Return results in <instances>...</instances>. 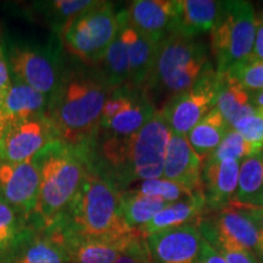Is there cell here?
Returning a JSON list of instances; mask_svg holds the SVG:
<instances>
[{
  "label": "cell",
  "mask_w": 263,
  "mask_h": 263,
  "mask_svg": "<svg viewBox=\"0 0 263 263\" xmlns=\"http://www.w3.org/2000/svg\"><path fill=\"white\" fill-rule=\"evenodd\" d=\"M170 137L160 111L133 136H100L93 149L95 170L118 193L139 180L162 178Z\"/></svg>",
  "instance_id": "obj_1"
},
{
  "label": "cell",
  "mask_w": 263,
  "mask_h": 263,
  "mask_svg": "<svg viewBox=\"0 0 263 263\" xmlns=\"http://www.w3.org/2000/svg\"><path fill=\"white\" fill-rule=\"evenodd\" d=\"M111 88L97 66L74 61L66 66L47 115L58 139L68 145H87L97 133Z\"/></svg>",
  "instance_id": "obj_2"
},
{
  "label": "cell",
  "mask_w": 263,
  "mask_h": 263,
  "mask_svg": "<svg viewBox=\"0 0 263 263\" xmlns=\"http://www.w3.org/2000/svg\"><path fill=\"white\" fill-rule=\"evenodd\" d=\"M41 184L32 224L50 229L73 202L87 174L88 164L81 147L54 140L33 157Z\"/></svg>",
  "instance_id": "obj_3"
},
{
  "label": "cell",
  "mask_w": 263,
  "mask_h": 263,
  "mask_svg": "<svg viewBox=\"0 0 263 263\" xmlns=\"http://www.w3.org/2000/svg\"><path fill=\"white\" fill-rule=\"evenodd\" d=\"M64 236L120 238L133 234L124 222L120 207V193L88 166L73 202L50 228Z\"/></svg>",
  "instance_id": "obj_4"
},
{
  "label": "cell",
  "mask_w": 263,
  "mask_h": 263,
  "mask_svg": "<svg viewBox=\"0 0 263 263\" xmlns=\"http://www.w3.org/2000/svg\"><path fill=\"white\" fill-rule=\"evenodd\" d=\"M210 62L205 42L173 33L160 43L145 89L151 99L159 97L168 100L190 89Z\"/></svg>",
  "instance_id": "obj_5"
},
{
  "label": "cell",
  "mask_w": 263,
  "mask_h": 263,
  "mask_svg": "<svg viewBox=\"0 0 263 263\" xmlns=\"http://www.w3.org/2000/svg\"><path fill=\"white\" fill-rule=\"evenodd\" d=\"M3 49L12 78L50 99L67 66L60 37L52 34L48 42L8 39L3 42Z\"/></svg>",
  "instance_id": "obj_6"
},
{
  "label": "cell",
  "mask_w": 263,
  "mask_h": 263,
  "mask_svg": "<svg viewBox=\"0 0 263 263\" xmlns=\"http://www.w3.org/2000/svg\"><path fill=\"white\" fill-rule=\"evenodd\" d=\"M117 11L114 3L95 2L61 31L64 50L81 64L97 66L116 37Z\"/></svg>",
  "instance_id": "obj_7"
},
{
  "label": "cell",
  "mask_w": 263,
  "mask_h": 263,
  "mask_svg": "<svg viewBox=\"0 0 263 263\" xmlns=\"http://www.w3.org/2000/svg\"><path fill=\"white\" fill-rule=\"evenodd\" d=\"M256 37V14L251 3L221 2L211 31V50L216 71L224 73L232 66L251 57Z\"/></svg>",
  "instance_id": "obj_8"
},
{
  "label": "cell",
  "mask_w": 263,
  "mask_h": 263,
  "mask_svg": "<svg viewBox=\"0 0 263 263\" xmlns=\"http://www.w3.org/2000/svg\"><path fill=\"white\" fill-rule=\"evenodd\" d=\"M156 111L155 103L145 88L126 83L111 90L97 132L116 137L133 136L149 122Z\"/></svg>",
  "instance_id": "obj_9"
},
{
  "label": "cell",
  "mask_w": 263,
  "mask_h": 263,
  "mask_svg": "<svg viewBox=\"0 0 263 263\" xmlns=\"http://www.w3.org/2000/svg\"><path fill=\"white\" fill-rule=\"evenodd\" d=\"M217 87L218 72L210 62L190 89L166 100L160 112L171 133L188 136L199 121L215 108Z\"/></svg>",
  "instance_id": "obj_10"
},
{
  "label": "cell",
  "mask_w": 263,
  "mask_h": 263,
  "mask_svg": "<svg viewBox=\"0 0 263 263\" xmlns=\"http://www.w3.org/2000/svg\"><path fill=\"white\" fill-rule=\"evenodd\" d=\"M58 134L47 114L8 121L0 128V159L9 162H26Z\"/></svg>",
  "instance_id": "obj_11"
},
{
  "label": "cell",
  "mask_w": 263,
  "mask_h": 263,
  "mask_svg": "<svg viewBox=\"0 0 263 263\" xmlns=\"http://www.w3.org/2000/svg\"><path fill=\"white\" fill-rule=\"evenodd\" d=\"M39 184V170L33 159L20 163L0 159V200L14 206L27 219L37 207Z\"/></svg>",
  "instance_id": "obj_12"
},
{
  "label": "cell",
  "mask_w": 263,
  "mask_h": 263,
  "mask_svg": "<svg viewBox=\"0 0 263 263\" xmlns=\"http://www.w3.org/2000/svg\"><path fill=\"white\" fill-rule=\"evenodd\" d=\"M0 263H68V261L58 233L29 222L15 244L0 255Z\"/></svg>",
  "instance_id": "obj_13"
},
{
  "label": "cell",
  "mask_w": 263,
  "mask_h": 263,
  "mask_svg": "<svg viewBox=\"0 0 263 263\" xmlns=\"http://www.w3.org/2000/svg\"><path fill=\"white\" fill-rule=\"evenodd\" d=\"M146 241L154 263H199L202 236L196 224L157 232Z\"/></svg>",
  "instance_id": "obj_14"
},
{
  "label": "cell",
  "mask_w": 263,
  "mask_h": 263,
  "mask_svg": "<svg viewBox=\"0 0 263 263\" xmlns=\"http://www.w3.org/2000/svg\"><path fill=\"white\" fill-rule=\"evenodd\" d=\"M203 161L183 136L171 133L163 166V178L176 183L193 195L202 194Z\"/></svg>",
  "instance_id": "obj_15"
},
{
  "label": "cell",
  "mask_w": 263,
  "mask_h": 263,
  "mask_svg": "<svg viewBox=\"0 0 263 263\" xmlns=\"http://www.w3.org/2000/svg\"><path fill=\"white\" fill-rule=\"evenodd\" d=\"M177 0H134L127 10L128 21L138 32L155 43L174 33Z\"/></svg>",
  "instance_id": "obj_16"
},
{
  "label": "cell",
  "mask_w": 263,
  "mask_h": 263,
  "mask_svg": "<svg viewBox=\"0 0 263 263\" xmlns=\"http://www.w3.org/2000/svg\"><path fill=\"white\" fill-rule=\"evenodd\" d=\"M240 163L236 160H224L222 162L203 161L202 194L209 213L221 211L235 200Z\"/></svg>",
  "instance_id": "obj_17"
},
{
  "label": "cell",
  "mask_w": 263,
  "mask_h": 263,
  "mask_svg": "<svg viewBox=\"0 0 263 263\" xmlns=\"http://www.w3.org/2000/svg\"><path fill=\"white\" fill-rule=\"evenodd\" d=\"M117 21L122 29L127 44L128 60H129V81L134 87L145 88L154 65H155L160 43L153 42L132 27L128 21L126 8L117 11Z\"/></svg>",
  "instance_id": "obj_18"
},
{
  "label": "cell",
  "mask_w": 263,
  "mask_h": 263,
  "mask_svg": "<svg viewBox=\"0 0 263 263\" xmlns=\"http://www.w3.org/2000/svg\"><path fill=\"white\" fill-rule=\"evenodd\" d=\"M138 233L136 230L133 234L120 238H80L58 234L68 263H114Z\"/></svg>",
  "instance_id": "obj_19"
},
{
  "label": "cell",
  "mask_w": 263,
  "mask_h": 263,
  "mask_svg": "<svg viewBox=\"0 0 263 263\" xmlns=\"http://www.w3.org/2000/svg\"><path fill=\"white\" fill-rule=\"evenodd\" d=\"M221 2L177 0L174 33L186 38H199L211 32L218 17Z\"/></svg>",
  "instance_id": "obj_20"
},
{
  "label": "cell",
  "mask_w": 263,
  "mask_h": 263,
  "mask_svg": "<svg viewBox=\"0 0 263 263\" xmlns=\"http://www.w3.org/2000/svg\"><path fill=\"white\" fill-rule=\"evenodd\" d=\"M209 215L205 197L196 196L185 201L171 202L153 217V219L139 232L144 236L155 234L162 230L178 228V227L197 224L203 216Z\"/></svg>",
  "instance_id": "obj_21"
},
{
  "label": "cell",
  "mask_w": 263,
  "mask_h": 263,
  "mask_svg": "<svg viewBox=\"0 0 263 263\" xmlns=\"http://www.w3.org/2000/svg\"><path fill=\"white\" fill-rule=\"evenodd\" d=\"M48 106L47 97L24 82L12 78L11 85L4 97L0 128L8 121L47 114Z\"/></svg>",
  "instance_id": "obj_22"
},
{
  "label": "cell",
  "mask_w": 263,
  "mask_h": 263,
  "mask_svg": "<svg viewBox=\"0 0 263 263\" xmlns=\"http://www.w3.org/2000/svg\"><path fill=\"white\" fill-rule=\"evenodd\" d=\"M217 110L230 127H234L244 117L256 114L258 108L250 103V95L244 88L235 82L229 74L218 73V87L216 94Z\"/></svg>",
  "instance_id": "obj_23"
},
{
  "label": "cell",
  "mask_w": 263,
  "mask_h": 263,
  "mask_svg": "<svg viewBox=\"0 0 263 263\" xmlns=\"http://www.w3.org/2000/svg\"><path fill=\"white\" fill-rule=\"evenodd\" d=\"M230 128L222 114L215 107L189 132L186 139L197 156L205 161L219 146Z\"/></svg>",
  "instance_id": "obj_24"
},
{
  "label": "cell",
  "mask_w": 263,
  "mask_h": 263,
  "mask_svg": "<svg viewBox=\"0 0 263 263\" xmlns=\"http://www.w3.org/2000/svg\"><path fill=\"white\" fill-rule=\"evenodd\" d=\"M166 205H168V202L164 200L144 195L136 189L120 193V207L124 222L130 229L138 232Z\"/></svg>",
  "instance_id": "obj_25"
},
{
  "label": "cell",
  "mask_w": 263,
  "mask_h": 263,
  "mask_svg": "<svg viewBox=\"0 0 263 263\" xmlns=\"http://www.w3.org/2000/svg\"><path fill=\"white\" fill-rule=\"evenodd\" d=\"M95 0H52V2L33 3V14L47 24L52 34L59 35L66 25L80 15L84 10L90 8Z\"/></svg>",
  "instance_id": "obj_26"
},
{
  "label": "cell",
  "mask_w": 263,
  "mask_h": 263,
  "mask_svg": "<svg viewBox=\"0 0 263 263\" xmlns=\"http://www.w3.org/2000/svg\"><path fill=\"white\" fill-rule=\"evenodd\" d=\"M97 67L103 73L105 81L111 89L121 87L129 81V60H128L127 44L120 25H118L116 37Z\"/></svg>",
  "instance_id": "obj_27"
},
{
  "label": "cell",
  "mask_w": 263,
  "mask_h": 263,
  "mask_svg": "<svg viewBox=\"0 0 263 263\" xmlns=\"http://www.w3.org/2000/svg\"><path fill=\"white\" fill-rule=\"evenodd\" d=\"M263 193V151L246 157L241 161L239 170L238 192L233 202L250 205ZM232 202V203H233Z\"/></svg>",
  "instance_id": "obj_28"
},
{
  "label": "cell",
  "mask_w": 263,
  "mask_h": 263,
  "mask_svg": "<svg viewBox=\"0 0 263 263\" xmlns=\"http://www.w3.org/2000/svg\"><path fill=\"white\" fill-rule=\"evenodd\" d=\"M28 224L29 219L18 210L0 200V255L15 244Z\"/></svg>",
  "instance_id": "obj_29"
},
{
  "label": "cell",
  "mask_w": 263,
  "mask_h": 263,
  "mask_svg": "<svg viewBox=\"0 0 263 263\" xmlns=\"http://www.w3.org/2000/svg\"><path fill=\"white\" fill-rule=\"evenodd\" d=\"M252 155H255V153L251 145L242 138L239 132H236L234 128H230L219 146L205 161L222 162L224 160H236L241 162L246 157Z\"/></svg>",
  "instance_id": "obj_30"
},
{
  "label": "cell",
  "mask_w": 263,
  "mask_h": 263,
  "mask_svg": "<svg viewBox=\"0 0 263 263\" xmlns=\"http://www.w3.org/2000/svg\"><path fill=\"white\" fill-rule=\"evenodd\" d=\"M248 93L263 90V61L249 57L227 71Z\"/></svg>",
  "instance_id": "obj_31"
},
{
  "label": "cell",
  "mask_w": 263,
  "mask_h": 263,
  "mask_svg": "<svg viewBox=\"0 0 263 263\" xmlns=\"http://www.w3.org/2000/svg\"><path fill=\"white\" fill-rule=\"evenodd\" d=\"M137 192H139L144 195L157 197V199L164 200L166 202H177V201H185V200L194 199L196 196L203 195H193L188 190L183 189L182 186L177 185L176 183L171 180L162 178L144 180L139 184V186L136 188Z\"/></svg>",
  "instance_id": "obj_32"
},
{
  "label": "cell",
  "mask_w": 263,
  "mask_h": 263,
  "mask_svg": "<svg viewBox=\"0 0 263 263\" xmlns=\"http://www.w3.org/2000/svg\"><path fill=\"white\" fill-rule=\"evenodd\" d=\"M234 129L241 134L254 150L255 155L263 151V115L261 108L251 116L244 117L235 124Z\"/></svg>",
  "instance_id": "obj_33"
},
{
  "label": "cell",
  "mask_w": 263,
  "mask_h": 263,
  "mask_svg": "<svg viewBox=\"0 0 263 263\" xmlns=\"http://www.w3.org/2000/svg\"><path fill=\"white\" fill-rule=\"evenodd\" d=\"M114 263H154L146 236L139 232Z\"/></svg>",
  "instance_id": "obj_34"
},
{
  "label": "cell",
  "mask_w": 263,
  "mask_h": 263,
  "mask_svg": "<svg viewBox=\"0 0 263 263\" xmlns=\"http://www.w3.org/2000/svg\"><path fill=\"white\" fill-rule=\"evenodd\" d=\"M226 263H259L254 254L241 246H230L218 250Z\"/></svg>",
  "instance_id": "obj_35"
},
{
  "label": "cell",
  "mask_w": 263,
  "mask_h": 263,
  "mask_svg": "<svg viewBox=\"0 0 263 263\" xmlns=\"http://www.w3.org/2000/svg\"><path fill=\"white\" fill-rule=\"evenodd\" d=\"M230 206L236 207L240 212H242L245 216H248L249 218L255 223L256 227H257L259 232H261L263 235V207L238 205V203H234V202H233Z\"/></svg>",
  "instance_id": "obj_36"
},
{
  "label": "cell",
  "mask_w": 263,
  "mask_h": 263,
  "mask_svg": "<svg viewBox=\"0 0 263 263\" xmlns=\"http://www.w3.org/2000/svg\"><path fill=\"white\" fill-rule=\"evenodd\" d=\"M11 82L12 76L8 60H6L4 49L0 48V91L5 94L10 88V85H11Z\"/></svg>",
  "instance_id": "obj_37"
},
{
  "label": "cell",
  "mask_w": 263,
  "mask_h": 263,
  "mask_svg": "<svg viewBox=\"0 0 263 263\" xmlns=\"http://www.w3.org/2000/svg\"><path fill=\"white\" fill-rule=\"evenodd\" d=\"M199 263H226L223 256L202 238Z\"/></svg>",
  "instance_id": "obj_38"
},
{
  "label": "cell",
  "mask_w": 263,
  "mask_h": 263,
  "mask_svg": "<svg viewBox=\"0 0 263 263\" xmlns=\"http://www.w3.org/2000/svg\"><path fill=\"white\" fill-rule=\"evenodd\" d=\"M252 58L263 61V15H256V37Z\"/></svg>",
  "instance_id": "obj_39"
},
{
  "label": "cell",
  "mask_w": 263,
  "mask_h": 263,
  "mask_svg": "<svg viewBox=\"0 0 263 263\" xmlns=\"http://www.w3.org/2000/svg\"><path fill=\"white\" fill-rule=\"evenodd\" d=\"M246 206V205H245ZM248 206H257V207H263V193L259 195L258 197H256V199L252 201L250 205Z\"/></svg>",
  "instance_id": "obj_40"
},
{
  "label": "cell",
  "mask_w": 263,
  "mask_h": 263,
  "mask_svg": "<svg viewBox=\"0 0 263 263\" xmlns=\"http://www.w3.org/2000/svg\"><path fill=\"white\" fill-rule=\"evenodd\" d=\"M5 94L0 91V123H2V114H3V104H4Z\"/></svg>",
  "instance_id": "obj_41"
},
{
  "label": "cell",
  "mask_w": 263,
  "mask_h": 263,
  "mask_svg": "<svg viewBox=\"0 0 263 263\" xmlns=\"http://www.w3.org/2000/svg\"><path fill=\"white\" fill-rule=\"evenodd\" d=\"M0 48H3V39H2V28H0Z\"/></svg>",
  "instance_id": "obj_42"
},
{
  "label": "cell",
  "mask_w": 263,
  "mask_h": 263,
  "mask_svg": "<svg viewBox=\"0 0 263 263\" xmlns=\"http://www.w3.org/2000/svg\"><path fill=\"white\" fill-rule=\"evenodd\" d=\"M259 15H263V12H259Z\"/></svg>",
  "instance_id": "obj_43"
},
{
  "label": "cell",
  "mask_w": 263,
  "mask_h": 263,
  "mask_svg": "<svg viewBox=\"0 0 263 263\" xmlns=\"http://www.w3.org/2000/svg\"><path fill=\"white\" fill-rule=\"evenodd\" d=\"M261 111H262V115H263V108H261Z\"/></svg>",
  "instance_id": "obj_44"
}]
</instances>
